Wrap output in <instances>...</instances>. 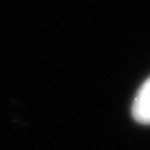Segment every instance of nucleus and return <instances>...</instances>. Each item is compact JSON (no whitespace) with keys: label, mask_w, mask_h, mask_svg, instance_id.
<instances>
[{"label":"nucleus","mask_w":150,"mask_h":150,"mask_svg":"<svg viewBox=\"0 0 150 150\" xmlns=\"http://www.w3.org/2000/svg\"><path fill=\"white\" fill-rule=\"evenodd\" d=\"M132 115L137 122L150 125V79L140 87L132 105Z\"/></svg>","instance_id":"1"}]
</instances>
